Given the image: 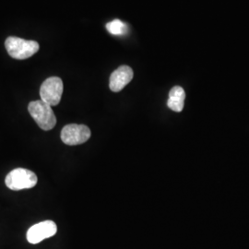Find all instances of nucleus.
<instances>
[{
	"instance_id": "obj_1",
	"label": "nucleus",
	"mask_w": 249,
	"mask_h": 249,
	"mask_svg": "<svg viewBox=\"0 0 249 249\" xmlns=\"http://www.w3.org/2000/svg\"><path fill=\"white\" fill-rule=\"evenodd\" d=\"M5 46L9 55L18 60H23L33 56L38 52L40 47L36 41L25 40L15 36L7 38Z\"/></svg>"
},
{
	"instance_id": "obj_2",
	"label": "nucleus",
	"mask_w": 249,
	"mask_h": 249,
	"mask_svg": "<svg viewBox=\"0 0 249 249\" xmlns=\"http://www.w3.org/2000/svg\"><path fill=\"white\" fill-rule=\"evenodd\" d=\"M28 110L30 115L43 130H51L56 124V117L51 106L42 100L31 102L28 106Z\"/></svg>"
},
{
	"instance_id": "obj_6",
	"label": "nucleus",
	"mask_w": 249,
	"mask_h": 249,
	"mask_svg": "<svg viewBox=\"0 0 249 249\" xmlns=\"http://www.w3.org/2000/svg\"><path fill=\"white\" fill-rule=\"evenodd\" d=\"M57 231V226L53 221H45L33 225L27 231V240L36 245L45 239L53 236Z\"/></svg>"
},
{
	"instance_id": "obj_4",
	"label": "nucleus",
	"mask_w": 249,
	"mask_h": 249,
	"mask_svg": "<svg viewBox=\"0 0 249 249\" xmlns=\"http://www.w3.org/2000/svg\"><path fill=\"white\" fill-rule=\"evenodd\" d=\"M63 81L58 77H51L45 80L40 89V96L43 102L51 107L57 106L62 97Z\"/></svg>"
},
{
	"instance_id": "obj_7",
	"label": "nucleus",
	"mask_w": 249,
	"mask_h": 249,
	"mask_svg": "<svg viewBox=\"0 0 249 249\" xmlns=\"http://www.w3.org/2000/svg\"><path fill=\"white\" fill-rule=\"evenodd\" d=\"M133 71L128 66H121L110 76L109 87L114 92H118L133 79Z\"/></svg>"
},
{
	"instance_id": "obj_5",
	"label": "nucleus",
	"mask_w": 249,
	"mask_h": 249,
	"mask_svg": "<svg viewBox=\"0 0 249 249\" xmlns=\"http://www.w3.org/2000/svg\"><path fill=\"white\" fill-rule=\"evenodd\" d=\"M90 138V130L85 124H67L61 131L63 142L70 146L80 145L88 142Z\"/></svg>"
},
{
	"instance_id": "obj_8",
	"label": "nucleus",
	"mask_w": 249,
	"mask_h": 249,
	"mask_svg": "<svg viewBox=\"0 0 249 249\" xmlns=\"http://www.w3.org/2000/svg\"><path fill=\"white\" fill-rule=\"evenodd\" d=\"M185 99L186 92L184 89L180 86H176L170 90L167 106L171 110L175 112H181L184 108Z\"/></svg>"
},
{
	"instance_id": "obj_3",
	"label": "nucleus",
	"mask_w": 249,
	"mask_h": 249,
	"mask_svg": "<svg viewBox=\"0 0 249 249\" xmlns=\"http://www.w3.org/2000/svg\"><path fill=\"white\" fill-rule=\"evenodd\" d=\"M37 182L38 179L36 174L24 168L12 170L5 179L6 186L14 191L33 188L36 187Z\"/></svg>"
},
{
	"instance_id": "obj_9",
	"label": "nucleus",
	"mask_w": 249,
	"mask_h": 249,
	"mask_svg": "<svg viewBox=\"0 0 249 249\" xmlns=\"http://www.w3.org/2000/svg\"><path fill=\"white\" fill-rule=\"evenodd\" d=\"M107 29L113 36H123L126 32V25L120 19H114L107 23Z\"/></svg>"
}]
</instances>
